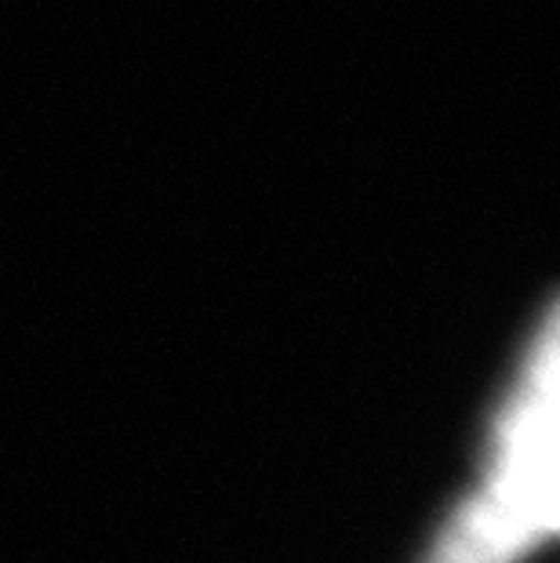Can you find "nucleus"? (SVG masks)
Listing matches in <instances>:
<instances>
[{
	"mask_svg": "<svg viewBox=\"0 0 560 563\" xmlns=\"http://www.w3.org/2000/svg\"><path fill=\"white\" fill-rule=\"evenodd\" d=\"M498 517L535 545L560 531V334L557 309L542 317L539 334L487 437L476 487Z\"/></svg>",
	"mask_w": 560,
	"mask_h": 563,
	"instance_id": "obj_1",
	"label": "nucleus"
},
{
	"mask_svg": "<svg viewBox=\"0 0 560 563\" xmlns=\"http://www.w3.org/2000/svg\"><path fill=\"white\" fill-rule=\"evenodd\" d=\"M535 549L539 545L531 538H524L476 490H470L440 527L437 542L422 563H520Z\"/></svg>",
	"mask_w": 560,
	"mask_h": 563,
	"instance_id": "obj_2",
	"label": "nucleus"
}]
</instances>
